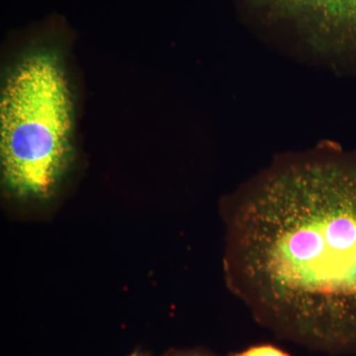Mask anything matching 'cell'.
I'll return each instance as SVG.
<instances>
[{"mask_svg": "<svg viewBox=\"0 0 356 356\" xmlns=\"http://www.w3.org/2000/svg\"><path fill=\"white\" fill-rule=\"evenodd\" d=\"M274 13L296 21L314 36L356 46V0H254Z\"/></svg>", "mask_w": 356, "mask_h": 356, "instance_id": "cell-3", "label": "cell"}, {"mask_svg": "<svg viewBox=\"0 0 356 356\" xmlns=\"http://www.w3.org/2000/svg\"><path fill=\"white\" fill-rule=\"evenodd\" d=\"M177 356H205V355H195V353H184V355H178Z\"/></svg>", "mask_w": 356, "mask_h": 356, "instance_id": "cell-5", "label": "cell"}, {"mask_svg": "<svg viewBox=\"0 0 356 356\" xmlns=\"http://www.w3.org/2000/svg\"><path fill=\"white\" fill-rule=\"evenodd\" d=\"M232 356H290L284 350L271 344H259L247 350L234 353Z\"/></svg>", "mask_w": 356, "mask_h": 356, "instance_id": "cell-4", "label": "cell"}, {"mask_svg": "<svg viewBox=\"0 0 356 356\" xmlns=\"http://www.w3.org/2000/svg\"><path fill=\"white\" fill-rule=\"evenodd\" d=\"M69 32L56 18L39 28L3 72L0 165L7 195L55 197L76 159V102L67 62Z\"/></svg>", "mask_w": 356, "mask_h": 356, "instance_id": "cell-2", "label": "cell"}, {"mask_svg": "<svg viewBox=\"0 0 356 356\" xmlns=\"http://www.w3.org/2000/svg\"><path fill=\"white\" fill-rule=\"evenodd\" d=\"M222 218L227 285L254 320L309 350L356 353V161L280 163Z\"/></svg>", "mask_w": 356, "mask_h": 356, "instance_id": "cell-1", "label": "cell"}, {"mask_svg": "<svg viewBox=\"0 0 356 356\" xmlns=\"http://www.w3.org/2000/svg\"><path fill=\"white\" fill-rule=\"evenodd\" d=\"M130 356H144L142 353H139V351H135V353H132Z\"/></svg>", "mask_w": 356, "mask_h": 356, "instance_id": "cell-6", "label": "cell"}]
</instances>
